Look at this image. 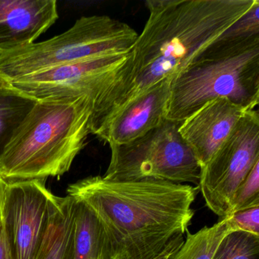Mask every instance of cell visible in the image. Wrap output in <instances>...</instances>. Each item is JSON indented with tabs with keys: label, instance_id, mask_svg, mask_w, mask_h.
Wrapping results in <instances>:
<instances>
[{
	"label": "cell",
	"instance_id": "obj_3",
	"mask_svg": "<svg viewBox=\"0 0 259 259\" xmlns=\"http://www.w3.org/2000/svg\"><path fill=\"white\" fill-rule=\"evenodd\" d=\"M92 110L87 98L37 101L0 157V176L12 183L66 174L92 134Z\"/></svg>",
	"mask_w": 259,
	"mask_h": 259
},
{
	"label": "cell",
	"instance_id": "obj_19",
	"mask_svg": "<svg viewBox=\"0 0 259 259\" xmlns=\"http://www.w3.org/2000/svg\"><path fill=\"white\" fill-rule=\"evenodd\" d=\"M259 207V162L255 163L235 192L230 215Z\"/></svg>",
	"mask_w": 259,
	"mask_h": 259
},
{
	"label": "cell",
	"instance_id": "obj_12",
	"mask_svg": "<svg viewBox=\"0 0 259 259\" xmlns=\"http://www.w3.org/2000/svg\"><path fill=\"white\" fill-rule=\"evenodd\" d=\"M58 19L55 0H0V55L34 43Z\"/></svg>",
	"mask_w": 259,
	"mask_h": 259
},
{
	"label": "cell",
	"instance_id": "obj_1",
	"mask_svg": "<svg viewBox=\"0 0 259 259\" xmlns=\"http://www.w3.org/2000/svg\"><path fill=\"white\" fill-rule=\"evenodd\" d=\"M255 0H148L149 16L91 119L96 135L154 84L186 70Z\"/></svg>",
	"mask_w": 259,
	"mask_h": 259
},
{
	"label": "cell",
	"instance_id": "obj_17",
	"mask_svg": "<svg viewBox=\"0 0 259 259\" xmlns=\"http://www.w3.org/2000/svg\"><path fill=\"white\" fill-rule=\"evenodd\" d=\"M256 40H259L258 0H255L251 9L223 33L211 47L217 50L229 51Z\"/></svg>",
	"mask_w": 259,
	"mask_h": 259
},
{
	"label": "cell",
	"instance_id": "obj_14",
	"mask_svg": "<svg viewBox=\"0 0 259 259\" xmlns=\"http://www.w3.org/2000/svg\"><path fill=\"white\" fill-rule=\"evenodd\" d=\"M72 259H111L98 221L82 202L76 200Z\"/></svg>",
	"mask_w": 259,
	"mask_h": 259
},
{
	"label": "cell",
	"instance_id": "obj_15",
	"mask_svg": "<svg viewBox=\"0 0 259 259\" xmlns=\"http://www.w3.org/2000/svg\"><path fill=\"white\" fill-rule=\"evenodd\" d=\"M37 101L12 84L0 88V157Z\"/></svg>",
	"mask_w": 259,
	"mask_h": 259
},
{
	"label": "cell",
	"instance_id": "obj_22",
	"mask_svg": "<svg viewBox=\"0 0 259 259\" xmlns=\"http://www.w3.org/2000/svg\"><path fill=\"white\" fill-rule=\"evenodd\" d=\"M8 183L0 176V228L4 225V212Z\"/></svg>",
	"mask_w": 259,
	"mask_h": 259
},
{
	"label": "cell",
	"instance_id": "obj_8",
	"mask_svg": "<svg viewBox=\"0 0 259 259\" xmlns=\"http://www.w3.org/2000/svg\"><path fill=\"white\" fill-rule=\"evenodd\" d=\"M127 54L81 60L23 77L11 84L37 101L89 98L93 113L113 83L116 71L123 64Z\"/></svg>",
	"mask_w": 259,
	"mask_h": 259
},
{
	"label": "cell",
	"instance_id": "obj_20",
	"mask_svg": "<svg viewBox=\"0 0 259 259\" xmlns=\"http://www.w3.org/2000/svg\"><path fill=\"white\" fill-rule=\"evenodd\" d=\"M234 231H243L259 236V207L236 212L229 216Z\"/></svg>",
	"mask_w": 259,
	"mask_h": 259
},
{
	"label": "cell",
	"instance_id": "obj_6",
	"mask_svg": "<svg viewBox=\"0 0 259 259\" xmlns=\"http://www.w3.org/2000/svg\"><path fill=\"white\" fill-rule=\"evenodd\" d=\"M180 123L166 120L142 137L111 145L104 178L116 181L157 180L198 186L201 166L179 133Z\"/></svg>",
	"mask_w": 259,
	"mask_h": 259
},
{
	"label": "cell",
	"instance_id": "obj_4",
	"mask_svg": "<svg viewBox=\"0 0 259 259\" xmlns=\"http://www.w3.org/2000/svg\"><path fill=\"white\" fill-rule=\"evenodd\" d=\"M225 98L246 110L259 104V40L230 51L207 48L171 80L165 119L180 122L209 101Z\"/></svg>",
	"mask_w": 259,
	"mask_h": 259
},
{
	"label": "cell",
	"instance_id": "obj_10",
	"mask_svg": "<svg viewBox=\"0 0 259 259\" xmlns=\"http://www.w3.org/2000/svg\"><path fill=\"white\" fill-rule=\"evenodd\" d=\"M246 111L227 98H218L209 101L180 122L179 133L192 150L201 169Z\"/></svg>",
	"mask_w": 259,
	"mask_h": 259
},
{
	"label": "cell",
	"instance_id": "obj_11",
	"mask_svg": "<svg viewBox=\"0 0 259 259\" xmlns=\"http://www.w3.org/2000/svg\"><path fill=\"white\" fill-rule=\"evenodd\" d=\"M171 80L154 84L112 118L95 136L111 145H125L145 136L165 120Z\"/></svg>",
	"mask_w": 259,
	"mask_h": 259
},
{
	"label": "cell",
	"instance_id": "obj_18",
	"mask_svg": "<svg viewBox=\"0 0 259 259\" xmlns=\"http://www.w3.org/2000/svg\"><path fill=\"white\" fill-rule=\"evenodd\" d=\"M211 259H259V236L231 232L218 244Z\"/></svg>",
	"mask_w": 259,
	"mask_h": 259
},
{
	"label": "cell",
	"instance_id": "obj_2",
	"mask_svg": "<svg viewBox=\"0 0 259 259\" xmlns=\"http://www.w3.org/2000/svg\"><path fill=\"white\" fill-rule=\"evenodd\" d=\"M198 186L91 177L71 185L101 227L111 259H172L194 216Z\"/></svg>",
	"mask_w": 259,
	"mask_h": 259
},
{
	"label": "cell",
	"instance_id": "obj_9",
	"mask_svg": "<svg viewBox=\"0 0 259 259\" xmlns=\"http://www.w3.org/2000/svg\"><path fill=\"white\" fill-rule=\"evenodd\" d=\"M56 197L44 180L8 183L4 226L13 259H38Z\"/></svg>",
	"mask_w": 259,
	"mask_h": 259
},
{
	"label": "cell",
	"instance_id": "obj_13",
	"mask_svg": "<svg viewBox=\"0 0 259 259\" xmlns=\"http://www.w3.org/2000/svg\"><path fill=\"white\" fill-rule=\"evenodd\" d=\"M75 200L56 197L54 212L38 259L73 258Z\"/></svg>",
	"mask_w": 259,
	"mask_h": 259
},
{
	"label": "cell",
	"instance_id": "obj_21",
	"mask_svg": "<svg viewBox=\"0 0 259 259\" xmlns=\"http://www.w3.org/2000/svg\"><path fill=\"white\" fill-rule=\"evenodd\" d=\"M0 259H13L4 225L0 228Z\"/></svg>",
	"mask_w": 259,
	"mask_h": 259
},
{
	"label": "cell",
	"instance_id": "obj_7",
	"mask_svg": "<svg viewBox=\"0 0 259 259\" xmlns=\"http://www.w3.org/2000/svg\"><path fill=\"white\" fill-rule=\"evenodd\" d=\"M259 162V114L248 110L201 169L198 189L220 218L230 216L236 189Z\"/></svg>",
	"mask_w": 259,
	"mask_h": 259
},
{
	"label": "cell",
	"instance_id": "obj_23",
	"mask_svg": "<svg viewBox=\"0 0 259 259\" xmlns=\"http://www.w3.org/2000/svg\"><path fill=\"white\" fill-rule=\"evenodd\" d=\"M10 85H11V83L8 80L6 79L3 75H0V88Z\"/></svg>",
	"mask_w": 259,
	"mask_h": 259
},
{
	"label": "cell",
	"instance_id": "obj_5",
	"mask_svg": "<svg viewBox=\"0 0 259 259\" xmlns=\"http://www.w3.org/2000/svg\"><path fill=\"white\" fill-rule=\"evenodd\" d=\"M138 33L107 16H84L66 32L0 55V75L10 83L59 66L130 51Z\"/></svg>",
	"mask_w": 259,
	"mask_h": 259
},
{
	"label": "cell",
	"instance_id": "obj_16",
	"mask_svg": "<svg viewBox=\"0 0 259 259\" xmlns=\"http://www.w3.org/2000/svg\"><path fill=\"white\" fill-rule=\"evenodd\" d=\"M233 231L227 216L214 225L203 227L193 234L187 232L183 245L172 259H211L223 238Z\"/></svg>",
	"mask_w": 259,
	"mask_h": 259
}]
</instances>
